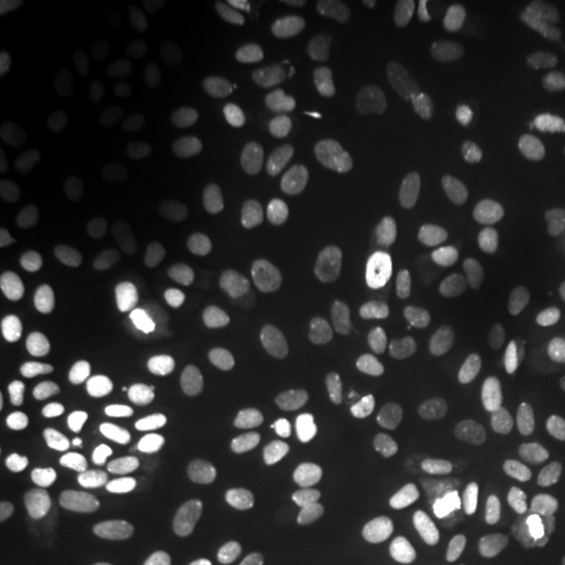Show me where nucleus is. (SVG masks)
Masks as SVG:
<instances>
[{"label": "nucleus", "instance_id": "f257e3e1", "mask_svg": "<svg viewBox=\"0 0 565 565\" xmlns=\"http://www.w3.org/2000/svg\"><path fill=\"white\" fill-rule=\"evenodd\" d=\"M429 372L443 393L471 395L505 377V356L494 343L458 341L435 353Z\"/></svg>", "mask_w": 565, "mask_h": 565}, {"label": "nucleus", "instance_id": "f03ea898", "mask_svg": "<svg viewBox=\"0 0 565 565\" xmlns=\"http://www.w3.org/2000/svg\"><path fill=\"white\" fill-rule=\"evenodd\" d=\"M395 532L406 545L429 555H454L469 542V521L440 500H412L395 513Z\"/></svg>", "mask_w": 565, "mask_h": 565}, {"label": "nucleus", "instance_id": "7ed1b4c3", "mask_svg": "<svg viewBox=\"0 0 565 565\" xmlns=\"http://www.w3.org/2000/svg\"><path fill=\"white\" fill-rule=\"evenodd\" d=\"M508 513L515 529L524 534H545L561 521L553 471L540 458H526L508 477Z\"/></svg>", "mask_w": 565, "mask_h": 565}, {"label": "nucleus", "instance_id": "20e7f679", "mask_svg": "<svg viewBox=\"0 0 565 565\" xmlns=\"http://www.w3.org/2000/svg\"><path fill=\"white\" fill-rule=\"evenodd\" d=\"M0 343L19 362L38 366L58 364L66 353V333L34 303H11L0 320Z\"/></svg>", "mask_w": 565, "mask_h": 565}, {"label": "nucleus", "instance_id": "39448f33", "mask_svg": "<svg viewBox=\"0 0 565 565\" xmlns=\"http://www.w3.org/2000/svg\"><path fill=\"white\" fill-rule=\"evenodd\" d=\"M398 131L406 152L427 171H440L456 154V129L443 108L414 97L401 108Z\"/></svg>", "mask_w": 565, "mask_h": 565}, {"label": "nucleus", "instance_id": "423d86ee", "mask_svg": "<svg viewBox=\"0 0 565 565\" xmlns=\"http://www.w3.org/2000/svg\"><path fill=\"white\" fill-rule=\"evenodd\" d=\"M137 225L152 242H175L186 231V200L171 173H152L137 192Z\"/></svg>", "mask_w": 565, "mask_h": 565}, {"label": "nucleus", "instance_id": "0eeeda50", "mask_svg": "<svg viewBox=\"0 0 565 565\" xmlns=\"http://www.w3.org/2000/svg\"><path fill=\"white\" fill-rule=\"evenodd\" d=\"M498 282L477 267H454L429 282L427 303L443 320H469L494 301Z\"/></svg>", "mask_w": 565, "mask_h": 565}, {"label": "nucleus", "instance_id": "6e6552de", "mask_svg": "<svg viewBox=\"0 0 565 565\" xmlns=\"http://www.w3.org/2000/svg\"><path fill=\"white\" fill-rule=\"evenodd\" d=\"M100 404V380L89 372H76L55 383L38 401V419L51 435H71L92 408Z\"/></svg>", "mask_w": 565, "mask_h": 565}, {"label": "nucleus", "instance_id": "1a4fd4ad", "mask_svg": "<svg viewBox=\"0 0 565 565\" xmlns=\"http://www.w3.org/2000/svg\"><path fill=\"white\" fill-rule=\"evenodd\" d=\"M254 445L267 456L299 458L320 445V427L307 412L291 406L267 408L254 422Z\"/></svg>", "mask_w": 565, "mask_h": 565}, {"label": "nucleus", "instance_id": "9d476101", "mask_svg": "<svg viewBox=\"0 0 565 565\" xmlns=\"http://www.w3.org/2000/svg\"><path fill=\"white\" fill-rule=\"evenodd\" d=\"M508 223L532 244H565V196L555 192H521L508 202Z\"/></svg>", "mask_w": 565, "mask_h": 565}, {"label": "nucleus", "instance_id": "9b49d317", "mask_svg": "<svg viewBox=\"0 0 565 565\" xmlns=\"http://www.w3.org/2000/svg\"><path fill=\"white\" fill-rule=\"evenodd\" d=\"M160 482L173 500L183 505L200 503L210 484V461L204 450L192 440H175L162 450Z\"/></svg>", "mask_w": 565, "mask_h": 565}, {"label": "nucleus", "instance_id": "f8f14e48", "mask_svg": "<svg viewBox=\"0 0 565 565\" xmlns=\"http://www.w3.org/2000/svg\"><path fill=\"white\" fill-rule=\"evenodd\" d=\"M330 183V158L320 147H294L267 171V189L275 196H309Z\"/></svg>", "mask_w": 565, "mask_h": 565}, {"label": "nucleus", "instance_id": "ddd939ff", "mask_svg": "<svg viewBox=\"0 0 565 565\" xmlns=\"http://www.w3.org/2000/svg\"><path fill=\"white\" fill-rule=\"evenodd\" d=\"M97 550V524L89 513L71 511L42 536V565H87Z\"/></svg>", "mask_w": 565, "mask_h": 565}, {"label": "nucleus", "instance_id": "4468645a", "mask_svg": "<svg viewBox=\"0 0 565 565\" xmlns=\"http://www.w3.org/2000/svg\"><path fill=\"white\" fill-rule=\"evenodd\" d=\"M322 47L324 61L338 79L343 82H362L372 68L370 51L362 34L351 21H345L341 13H328L322 19Z\"/></svg>", "mask_w": 565, "mask_h": 565}, {"label": "nucleus", "instance_id": "2eb2a0df", "mask_svg": "<svg viewBox=\"0 0 565 565\" xmlns=\"http://www.w3.org/2000/svg\"><path fill=\"white\" fill-rule=\"evenodd\" d=\"M51 487V469L42 458L17 448L0 454V490L11 503L21 508H38L47 500Z\"/></svg>", "mask_w": 565, "mask_h": 565}, {"label": "nucleus", "instance_id": "dca6fc26", "mask_svg": "<svg viewBox=\"0 0 565 565\" xmlns=\"http://www.w3.org/2000/svg\"><path fill=\"white\" fill-rule=\"evenodd\" d=\"M309 275L301 265H278L267 270L249 291V309L263 320L288 315L303 299Z\"/></svg>", "mask_w": 565, "mask_h": 565}, {"label": "nucleus", "instance_id": "f3484780", "mask_svg": "<svg viewBox=\"0 0 565 565\" xmlns=\"http://www.w3.org/2000/svg\"><path fill=\"white\" fill-rule=\"evenodd\" d=\"M315 380L324 395L345 401L374 387L380 380V370L372 359L359 356V353H328L317 364Z\"/></svg>", "mask_w": 565, "mask_h": 565}, {"label": "nucleus", "instance_id": "a211bd4d", "mask_svg": "<svg viewBox=\"0 0 565 565\" xmlns=\"http://www.w3.org/2000/svg\"><path fill=\"white\" fill-rule=\"evenodd\" d=\"M359 200L374 221H391L404 207V179L393 160L374 158L359 173Z\"/></svg>", "mask_w": 565, "mask_h": 565}, {"label": "nucleus", "instance_id": "6ab92c4d", "mask_svg": "<svg viewBox=\"0 0 565 565\" xmlns=\"http://www.w3.org/2000/svg\"><path fill=\"white\" fill-rule=\"evenodd\" d=\"M168 286L158 275H139L118 296V315L134 333H150L168 312Z\"/></svg>", "mask_w": 565, "mask_h": 565}, {"label": "nucleus", "instance_id": "aec40b11", "mask_svg": "<svg viewBox=\"0 0 565 565\" xmlns=\"http://www.w3.org/2000/svg\"><path fill=\"white\" fill-rule=\"evenodd\" d=\"M364 296L351 282H330L303 312V324L315 330H343L362 315Z\"/></svg>", "mask_w": 565, "mask_h": 565}, {"label": "nucleus", "instance_id": "412c9836", "mask_svg": "<svg viewBox=\"0 0 565 565\" xmlns=\"http://www.w3.org/2000/svg\"><path fill=\"white\" fill-rule=\"evenodd\" d=\"M370 113L359 100L328 103L315 116V139L324 147H353L366 137Z\"/></svg>", "mask_w": 565, "mask_h": 565}, {"label": "nucleus", "instance_id": "4be33fe9", "mask_svg": "<svg viewBox=\"0 0 565 565\" xmlns=\"http://www.w3.org/2000/svg\"><path fill=\"white\" fill-rule=\"evenodd\" d=\"M181 150L192 179L204 192H215L223 183V150L215 129L207 124H192L183 131Z\"/></svg>", "mask_w": 565, "mask_h": 565}, {"label": "nucleus", "instance_id": "5701e85b", "mask_svg": "<svg viewBox=\"0 0 565 565\" xmlns=\"http://www.w3.org/2000/svg\"><path fill=\"white\" fill-rule=\"evenodd\" d=\"M231 145L242 154H257L270 141L273 134V108L265 97H249L233 105L225 118Z\"/></svg>", "mask_w": 565, "mask_h": 565}, {"label": "nucleus", "instance_id": "b1692460", "mask_svg": "<svg viewBox=\"0 0 565 565\" xmlns=\"http://www.w3.org/2000/svg\"><path fill=\"white\" fill-rule=\"evenodd\" d=\"M265 231V217L252 202H236L223 215V246L231 257L244 259L254 252Z\"/></svg>", "mask_w": 565, "mask_h": 565}, {"label": "nucleus", "instance_id": "393cba45", "mask_svg": "<svg viewBox=\"0 0 565 565\" xmlns=\"http://www.w3.org/2000/svg\"><path fill=\"white\" fill-rule=\"evenodd\" d=\"M58 11L55 0H3L0 3V38L11 40L32 30Z\"/></svg>", "mask_w": 565, "mask_h": 565}, {"label": "nucleus", "instance_id": "a878e982", "mask_svg": "<svg viewBox=\"0 0 565 565\" xmlns=\"http://www.w3.org/2000/svg\"><path fill=\"white\" fill-rule=\"evenodd\" d=\"M259 40H263L267 58H270V63L278 71H286L288 74V71H296L301 66L303 40L291 24H280V21L267 24L263 26V32H259Z\"/></svg>", "mask_w": 565, "mask_h": 565}, {"label": "nucleus", "instance_id": "bb28decb", "mask_svg": "<svg viewBox=\"0 0 565 565\" xmlns=\"http://www.w3.org/2000/svg\"><path fill=\"white\" fill-rule=\"evenodd\" d=\"M26 166H30L26 137L13 126H6L0 131V192H11L24 179Z\"/></svg>", "mask_w": 565, "mask_h": 565}, {"label": "nucleus", "instance_id": "cd10ccee", "mask_svg": "<svg viewBox=\"0 0 565 565\" xmlns=\"http://www.w3.org/2000/svg\"><path fill=\"white\" fill-rule=\"evenodd\" d=\"M412 0H362L356 3V17L374 34H391L412 17Z\"/></svg>", "mask_w": 565, "mask_h": 565}, {"label": "nucleus", "instance_id": "c85d7f7f", "mask_svg": "<svg viewBox=\"0 0 565 565\" xmlns=\"http://www.w3.org/2000/svg\"><path fill=\"white\" fill-rule=\"evenodd\" d=\"M286 236L296 244H317L328 236L330 217L315 204H299L286 215Z\"/></svg>", "mask_w": 565, "mask_h": 565}, {"label": "nucleus", "instance_id": "c756f323", "mask_svg": "<svg viewBox=\"0 0 565 565\" xmlns=\"http://www.w3.org/2000/svg\"><path fill=\"white\" fill-rule=\"evenodd\" d=\"M21 424V408L11 377L0 372V433H13Z\"/></svg>", "mask_w": 565, "mask_h": 565}, {"label": "nucleus", "instance_id": "7c9ffc66", "mask_svg": "<svg viewBox=\"0 0 565 565\" xmlns=\"http://www.w3.org/2000/svg\"><path fill=\"white\" fill-rule=\"evenodd\" d=\"M536 17H540L542 30H545L547 40L553 42L557 51L565 53V9L557 3H542L536 9Z\"/></svg>", "mask_w": 565, "mask_h": 565}, {"label": "nucleus", "instance_id": "2f4dec72", "mask_svg": "<svg viewBox=\"0 0 565 565\" xmlns=\"http://www.w3.org/2000/svg\"><path fill=\"white\" fill-rule=\"evenodd\" d=\"M217 565H270V555L257 542H244V545L225 550Z\"/></svg>", "mask_w": 565, "mask_h": 565}, {"label": "nucleus", "instance_id": "473e14b6", "mask_svg": "<svg viewBox=\"0 0 565 565\" xmlns=\"http://www.w3.org/2000/svg\"><path fill=\"white\" fill-rule=\"evenodd\" d=\"M280 565H324V563L315 553H309V550H291V553L282 557Z\"/></svg>", "mask_w": 565, "mask_h": 565}, {"label": "nucleus", "instance_id": "72a5a7b5", "mask_svg": "<svg viewBox=\"0 0 565 565\" xmlns=\"http://www.w3.org/2000/svg\"><path fill=\"white\" fill-rule=\"evenodd\" d=\"M557 282H561V288H563V296H565V263L561 265V270H557Z\"/></svg>", "mask_w": 565, "mask_h": 565}]
</instances>
